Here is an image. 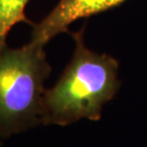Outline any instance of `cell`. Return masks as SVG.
Returning a JSON list of instances; mask_svg holds the SVG:
<instances>
[{"label":"cell","mask_w":147,"mask_h":147,"mask_svg":"<svg viewBox=\"0 0 147 147\" xmlns=\"http://www.w3.org/2000/svg\"><path fill=\"white\" fill-rule=\"evenodd\" d=\"M84 32L82 28L70 33L75 43L72 58L54 86L45 91V125L67 126L83 119L99 121L104 105L119 91L118 60L90 51Z\"/></svg>","instance_id":"6da1fadb"},{"label":"cell","mask_w":147,"mask_h":147,"mask_svg":"<svg viewBox=\"0 0 147 147\" xmlns=\"http://www.w3.org/2000/svg\"><path fill=\"white\" fill-rule=\"evenodd\" d=\"M44 47L30 41L0 49V138L43 124L44 83L51 71Z\"/></svg>","instance_id":"7a4b0ae2"},{"label":"cell","mask_w":147,"mask_h":147,"mask_svg":"<svg viewBox=\"0 0 147 147\" xmlns=\"http://www.w3.org/2000/svg\"><path fill=\"white\" fill-rule=\"evenodd\" d=\"M126 0H59L52 11L39 23L32 25L30 41L45 46L78 19L87 18L118 7Z\"/></svg>","instance_id":"3957f363"},{"label":"cell","mask_w":147,"mask_h":147,"mask_svg":"<svg viewBox=\"0 0 147 147\" xmlns=\"http://www.w3.org/2000/svg\"><path fill=\"white\" fill-rule=\"evenodd\" d=\"M30 0H0V49L7 45L8 33L14 25H33L26 16L25 9Z\"/></svg>","instance_id":"277c9868"},{"label":"cell","mask_w":147,"mask_h":147,"mask_svg":"<svg viewBox=\"0 0 147 147\" xmlns=\"http://www.w3.org/2000/svg\"><path fill=\"white\" fill-rule=\"evenodd\" d=\"M0 145H1V142H0Z\"/></svg>","instance_id":"5b68a950"}]
</instances>
